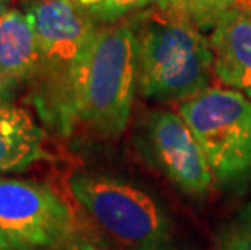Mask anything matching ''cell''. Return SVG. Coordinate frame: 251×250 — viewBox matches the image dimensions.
<instances>
[{"instance_id": "9c48e42d", "label": "cell", "mask_w": 251, "mask_h": 250, "mask_svg": "<svg viewBox=\"0 0 251 250\" xmlns=\"http://www.w3.org/2000/svg\"><path fill=\"white\" fill-rule=\"evenodd\" d=\"M49 158L44 130L28 111L10 104L0 106V174L25 171Z\"/></svg>"}, {"instance_id": "e0dca14e", "label": "cell", "mask_w": 251, "mask_h": 250, "mask_svg": "<svg viewBox=\"0 0 251 250\" xmlns=\"http://www.w3.org/2000/svg\"><path fill=\"white\" fill-rule=\"evenodd\" d=\"M8 2L10 0H0V17L8 10Z\"/></svg>"}, {"instance_id": "3957f363", "label": "cell", "mask_w": 251, "mask_h": 250, "mask_svg": "<svg viewBox=\"0 0 251 250\" xmlns=\"http://www.w3.org/2000/svg\"><path fill=\"white\" fill-rule=\"evenodd\" d=\"M140 13L99 29L78 103V122L102 138H119L138 89Z\"/></svg>"}, {"instance_id": "5b68a950", "label": "cell", "mask_w": 251, "mask_h": 250, "mask_svg": "<svg viewBox=\"0 0 251 250\" xmlns=\"http://www.w3.org/2000/svg\"><path fill=\"white\" fill-rule=\"evenodd\" d=\"M75 200L112 237L135 250H164L172 241L169 213L144 189L105 174L70 179Z\"/></svg>"}, {"instance_id": "7c38bea8", "label": "cell", "mask_w": 251, "mask_h": 250, "mask_svg": "<svg viewBox=\"0 0 251 250\" xmlns=\"http://www.w3.org/2000/svg\"><path fill=\"white\" fill-rule=\"evenodd\" d=\"M216 250H251V201L224 226Z\"/></svg>"}, {"instance_id": "9a60e30c", "label": "cell", "mask_w": 251, "mask_h": 250, "mask_svg": "<svg viewBox=\"0 0 251 250\" xmlns=\"http://www.w3.org/2000/svg\"><path fill=\"white\" fill-rule=\"evenodd\" d=\"M230 3L233 8H238L247 13H251V0H230Z\"/></svg>"}, {"instance_id": "7a4b0ae2", "label": "cell", "mask_w": 251, "mask_h": 250, "mask_svg": "<svg viewBox=\"0 0 251 250\" xmlns=\"http://www.w3.org/2000/svg\"><path fill=\"white\" fill-rule=\"evenodd\" d=\"M138 91L151 101H186L204 91L214 70L201 29L164 12L140 13Z\"/></svg>"}, {"instance_id": "277c9868", "label": "cell", "mask_w": 251, "mask_h": 250, "mask_svg": "<svg viewBox=\"0 0 251 250\" xmlns=\"http://www.w3.org/2000/svg\"><path fill=\"white\" fill-rule=\"evenodd\" d=\"M201 145L214 184L251 182V99L235 89L206 88L178 108Z\"/></svg>"}, {"instance_id": "8fae6325", "label": "cell", "mask_w": 251, "mask_h": 250, "mask_svg": "<svg viewBox=\"0 0 251 250\" xmlns=\"http://www.w3.org/2000/svg\"><path fill=\"white\" fill-rule=\"evenodd\" d=\"M161 12L193 25L198 29L214 28L219 17L232 7L230 0H156Z\"/></svg>"}, {"instance_id": "4fadbf2b", "label": "cell", "mask_w": 251, "mask_h": 250, "mask_svg": "<svg viewBox=\"0 0 251 250\" xmlns=\"http://www.w3.org/2000/svg\"><path fill=\"white\" fill-rule=\"evenodd\" d=\"M156 0H102L98 7L88 10L93 17L104 25L119 23L120 20H125L128 15L136 13L140 10L149 7Z\"/></svg>"}, {"instance_id": "5bb4252c", "label": "cell", "mask_w": 251, "mask_h": 250, "mask_svg": "<svg viewBox=\"0 0 251 250\" xmlns=\"http://www.w3.org/2000/svg\"><path fill=\"white\" fill-rule=\"evenodd\" d=\"M13 88H15V83L10 82V80L0 72V106L8 104V101L12 99Z\"/></svg>"}, {"instance_id": "52a82bcc", "label": "cell", "mask_w": 251, "mask_h": 250, "mask_svg": "<svg viewBox=\"0 0 251 250\" xmlns=\"http://www.w3.org/2000/svg\"><path fill=\"white\" fill-rule=\"evenodd\" d=\"M138 148L148 163L186 195L204 196L214 184L204 151L180 114H149L138 134Z\"/></svg>"}, {"instance_id": "8992f818", "label": "cell", "mask_w": 251, "mask_h": 250, "mask_svg": "<svg viewBox=\"0 0 251 250\" xmlns=\"http://www.w3.org/2000/svg\"><path fill=\"white\" fill-rule=\"evenodd\" d=\"M75 231L73 210L52 187L0 179V250H57Z\"/></svg>"}, {"instance_id": "ba28073f", "label": "cell", "mask_w": 251, "mask_h": 250, "mask_svg": "<svg viewBox=\"0 0 251 250\" xmlns=\"http://www.w3.org/2000/svg\"><path fill=\"white\" fill-rule=\"evenodd\" d=\"M214 73L221 82L251 99V13L230 7L212 29Z\"/></svg>"}, {"instance_id": "ac0fdd59", "label": "cell", "mask_w": 251, "mask_h": 250, "mask_svg": "<svg viewBox=\"0 0 251 250\" xmlns=\"http://www.w3.org/2000/svg\"><path fill=\"white\" fill-rule=\"evenodd\" d=\"M79 250H100V249H96V247H91V246H83Z\"/></svg>"}, {"instance_id": "30bf717a", "label": "cell", "mask_w": 251, "mask_h": 250, "mask_svg": "<svg viewBox=\"0 0 251 250\" xmlns=\"http://www.w3.org/2000/svg\"><path fill=\"white\" fill-rule=\"evenodd\" d=\"M39 70V44L26 12L8 8L0 17V72L15 84L33 82Z\"/></svg>"}, {"instance_id": "6da1fadb", "label": "cell", "mask_w": 251, "mask_h": 250, "mask_svg": "<svg viewBox=\"0 0 251 250\" xmlns=\"http://www.w3.org/2000/svg\"><path fill=\"white\" fill-rule=\"evenodd\" d=\"M39 44L33 103L58 134L78 124L79 91L99 33V21L75 0H34L26 7Z\"/></svg>"}, {"instance_id": "2e32d148", "label": "cell", "mask_w": 251, "mask_h": 250, "mask_svg": "<svg viewBox=\"0 0 251 250\" xmlns=\"http://www.w3.org/2000/svg\"><path fill=\"white\" fill-rule=\"evenodd\" d=\"M78 5H81L83 8H86V10H91V8H94V7H98V5L102 2V0H75Z\"/></svg>"}]
</instances>
